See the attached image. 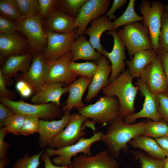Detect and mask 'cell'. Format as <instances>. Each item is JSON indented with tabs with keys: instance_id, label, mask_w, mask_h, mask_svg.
Wrapping results in <instances>:
<instances>
[{
	"instance_id": "cell-1",
	"label": "cell",
	"mask_w": 168,
	"mask_h": 168,
	"mask_svg": "<svg viewBox=\"0 0 168 168\" xmlns=\"http://www.w3.org/2000/svg\"><path fill=\"white\" fill-rule=\"evenodd\" d=\"M146 121L128 124L119 116L111 122L101 140L106 145L110 154L117 159L121 150L127 153L128 144L130 141L143 135Z\"/></svg>"
},
{
	"instance_id": "cell-2",
	"label": "cell",
	"mask_w": 168,
	"mask_h": 168,
	"mask_svg": "<svg viewBox=\"0 0 168 168\" xmlns=\"http://www.w3.org/2000/svg\"><path fill=\"white\" fill-rule=\"evenodd\" d=\"M133 79L127 69L102 89L105 95L117 98L120 116L124 119L135 113L134 102L138 89L134 86Z\"/></svg>"
},
{
	"instance_id": "cell-3",
	"label": "cell",
	"mask_w": 168,
	"mask_h": 168,
	"mask_svg": "<svg viewBox=\"0 0 168 168\" xmlns=\"http://www.w3.org/2000/svg\"><path fill=\"white\" fill-rule=\"evenodd\" d=\"M119 103L115 96L105 95L95 103L77 109L78 113L103 125L119 116Z\"/></svg>"
},
{
	"instance_id": "cell-4",
	"label": "cell",
	"mask_w": 168,
	"mask_h": 168,
	"mask_svg": "<svg viewBox=\"0 0 168 168\" xmlns=\"http://www.w3.org/2000/svg\"><path fill=\"white\" fill-rule=\"evenodd\" d=\"M117 33L131 58L139 51L153 49L148 29L142 23L136 22L124 26Z\"/></svg>"
},
{
	"instance_id": "cell-5",
	"label": "cell",
	"mask_w": 168,
	"mask_h": 168,
	"mask_svg": "<svg viewBox=\"0 0 168 168\" xmlns=\"http://www.w3.org/2000/svg\"><path fill=\"white\" fill-rule=\"evenodd\" d=\"M94 126L92 121L79 114H71L69 122L66 127L59 133L49 145V148L59 149L74 144L86 135L84 131L85 127L92 129Z\"/></svg>"
},
{
	"instance_id": "cell-6",
	"label": "cell",
	"mask_w": 168,
	"mask_h": 168,
	"mask_svg": "<svg viewBox=\"0 0 168 168\" xmlns=\"http://www.w3.org/2000/svg\"><path fill=\"white\" fill-rule=\"evenodd\" d=\"M103 135L101 132H95L90 138H81L77 143L71 145L56 149L48 148L45 149V152L50 157L54 155L58 156L53 159V164L58 166L69 165L72 162L71 158L77 156L79 153H83L88 156H91V148L92 145L101 140Z\"/></svg>"
},
{
	"instance_id": "cell-7",
	"label": "cell",
	"mask_w": 168,
	"mask_h": 168,
	"mask_svg": "<svg viewBox=\"0 0 168 168\" xmlns=\"http://www.w3.org/2000/svg\"><path fill=\"white\" fill-rule=\"evenodd\" d=\"M0 100L1 103L16 114L35 116L48 121L62 117V110L60 106L54 103L31 104L23 101H15L1 98Z\"/></svg>"
},
{
	"instance_id": "cell-8",
	"label": "cell",
	"mask_w": 168,
	"mask_h": 168,
	"mask_svg": "<svg viewBox=\"0 0 168 168\" xmlns=\"http://www.w3.org/2000/svg\"><path fill=\"white\" fill-rule=\"evenodd\" d=\"M139 8L143 18L142 23L148 29L153 50L157 53L161 17L165 7L159 1H153L151 3L143 0Z\"/></svg>"
},
{
	"instance_id": "cell-9",
	"label": "cell",
	"mask_w": 168,
	"mask_h": 168,
	"mask_svg": "<svg viewBox=\"0 0 168 168\" xmlns=\"http://www.w3.org/2000/svg\"><path fill=\"white\" fill-rule=\"evenodd\" d=\"M41 19L39 15L23 18L16 22L18 30L26 37L29 47L34 52L38 53L45 50L47 38L42 27Z\"/></svg>"
},
{
	"instance_id": "cell-10",
	"label": "cell",
	"mask_w": 168,
	"mask_h": 168,
	"mask_svg": "<svg viewBox=\"0 0 168 168\" xmlns=\"http://www.w3.org/2000/svg\"><path fill=\"white\" fill-rule=\"evenodd\" d=\"M47 44L43 54L45 60L58 59L70 52L71 46L76 39L77 29L69 33L62 34L45 30Z\"/></svg>"
},
{
	"instance_id": "cell-11",
	"label": "cell",
	"mask_w": 168,
	"mask_h": 168,
	"mask_svg": "<svg viewBox=\"0 0 168 168\" xmlns=\"http://www.w3.org/2000/svg\"><path fill=\"white\" fill-rule=\"evenodd\" d=\"M110 0H87L76 17L74 27L77 29L76 39L84 35L90 23L102 16L107 11Z\"/></svg>"
},
{
	"instance_id": "cell-12",
	"label": "cell",
	"mask_w": 168,
	"mask_h": 168,
	"mask_svg": "<svg viewBox=\"0 0 168 168\" xmlns=\"http://www.w3.org/2000/svg\"><path fill=\"white\" fill-rule=\"evenodd\" d=\"M45 60L46 77L45 84L60 82L71 84L78 76L71 72L69 65L72 61L71 52L56 60Z\"/></svg>"
},
{
	"instance_id": "cell-13",
	"label": "cell",
	"mask_w": 168,
	"mask_h": 168,
	"mask_svg": "<svg viewBox=\"0 0 168 168\" xmlns=\"http://www.w3.org/2000/svg\"><path fill=\"white\" fill-rule=\"evenodd\" d=\"M140 79L152 93L166 94L168 85L166 75L159 56L157 57L143 70Z\"/></svg>"
},
{
	"instance_id": "cell-14",
	"label": "cell",
	"mask_w": 168,
	"mask_h": 168,
	"mask_svg": "<svg viewBox=\"0 0 168 168\" xmlns=\"http://www.w3.org/2000/svg\"><path fill=\"white\" fill-rule=\"evenodd\" d=\"M135 85L141 96L144 98L143 107L138 112L125 117L124 119V121L128 124H133L141 118H147L153 121L162 120L158 111V104L156 95L151 93L140 78L138 79Z\"/></svg>"
},
{
	"instance_id": "cell-15",
	"label": "cell",
	"mask_w": 168,
	"mask_h": 168,
	"mask_svg": "<svg viewBox=\"0 0 168 168\" xmlns=\"http://www.w3.org/2000/svg\"><path fill=\"white\" fill-rule=\"evenodd\" d=\"M107 34L112 35L114 40L112 51L109 52L105 49L102 54L108 58L111 63L112 71L109 78L110 83L118 77L124 68L125 46L116 30L108 31Z\"/></svg>"
},
{
	"instance_id": "cell-16",
	"label": "cell",
	"mask_w": 168,
	"mask_h": 168,
	"mask_svg": "<svg viewBox=\"0 0 168 168\" xmlns=\"http://www.w3.org/2000/svg\"><path fill=\"white\" fill-rule=\"evenodd\" d=\"M70 112H64V115L58 120H40L37 133L39 134L38 145L45 148L61 132L68 124L71 115Z\"/></svg>"
},
{
	"instance_id": "cell-17",
	"label": "cell",
	"mask_w": 168,
	"mask_h": 168,
	"mask_svg": "<svg viewBox=\"0 0 168 168\" xmlns=\"http://www.w3.org/2000/svg\"><path fill=\"white\" fill-rule=\"evenodd\" d=\"M46 72L45 62L43 54H36L32 59L28 70L21 74L18 79L27 82L32 88L35 94L45 84Z\"/></svg>"
},
{
	"instance_id": "cell-18",
	"label": "cell",
	"mask_w": 168,
	"mask_h": 168,
	"mask_svg": "<svg viewBox=\"0 0 168 168\" xmlns=\"http://www.w3.org/2000/svg\"><path fill=\"white\" fill-rule=\"evenodd\" d=\"M96 64L98 68L88 87V92L85 99L86 102H90L96 97L101 90L109 83V78L112 71L110 61L102 55Z\"/></svg>"
},
{
	"instance_id": "cell-19",
	"label": "cell",
	"mask_w": 168,
	"mask_h": 168,
	"mask_svg": "<svg viewBox=\"0 0 168 168\" xmlns=\"http://www.w3.org/2000/svg\"><path fill=\"white\" fill-rule=\"evenodd\" d=\"M71 164L74 168H119L116 159L110 154L107 149L94 156H77Z\"/></svg>"
},
{
	"instance_id": "cell-20",
	"label": "cell",
	"mask_w": 168,
	"mask_h": 168,
	"mask_svg": "<svg viewBox=\"0 0 168 168\" xmlns=\"http://www.w3.org/2000/svg\"><path fill=\"white\" fill-rule=\"evenodd\" d=\"M92 78L81 76L66 87L69 95L62 107L63 111L70 112L73 108L77 110L86 106L82 97Z\"/></svg>"
},
{
	"instance_id": "cell-21",
	"label": "cell",
	"mask_w": 168,
	"mask_h": 168,
	"mask_svg": "<svg viewBox=\"0 0 168 168\" xmlns=\"http://www.w3.org/2000/svg\"><path fill=\"white\" fill-rule=\"evenodd\" d=\"M68 92L63 83L54 82L45 84L40 91L32 97L31 102L35 104L50 103L60 106V99L63 95Z\"/></svg>"
},
{
	"instance_id": "cell-22",
	"label": "cell",
	"mask_w": 168,
	"mask_h": 168,
	"mask_svg": "<svg viewBox=\"0 0 168 168\" xmlns=\"http://www.w3.org/2000/svg\"><path fill=\"white\" fill-rule=\"evenodd\" d=\"M90 26L85 30L84 35L89 37V42L95 49L102 54L105 51L100 42L102 34L106 30H113V22L107 17L101 16L91 22Z\"/></svg>"
},
{
	"instance_id": "cell-23",
	"label": "cell",
	"mask_w": 168,
	"mask_h": 168,
	"mask_svg": "<svg viewBox=\"0 0 168 168\" xmlns=\"http://www.w3.org/2000/svg\"><path fill=\"white\" fill-rule=\"evenodd\" d=\"M76 17L55 10L48 17L46 24L48 30L59 34H66L76 30L74 27Z\"/></svg>"
},
{
	"instance_id": "cell-24",
	"label": "cell",
	"mask_w": 168,
	"mask_h": 168,
	"mask_svg": "<svg viewBox=\"0 0 168 168\" xmlns=\"http://www.w3.org/2000/svg\"><path fill=\"white\" fill-rule=\"evenodd\" d=\"M32 55L30 53L9 56L1 69L6 81L12 77L18 72H26L31 64Z\"/></svg>"
},
{
	"instance_id": "cell-25",
	"label": "cell",
	"mask_w": 168,
	"mask_h": 168,
	"mask_svg": "<svg viewBox=\"0 0 168 168\" xmlns=\"http://www.w3.org/2000/svg\"><path fill=\"white\" fill-rule=\"evenodd\" d=\"M70 52L73 62L81 59L97 61L102 55L95 50L84 35L76 39L71 46Z\"/></svg>"
},
{
	"instance_id": "cell-26",
	"label": "cell",
	"mask_w": 168,
	"mask_h": 168,
	"mask_svg": "<svg viewBox=\"0 0 168 168\" xmlns=\"http://www.w3.org/2000/svg\"><path fill=\"white\" fill-rule=\"evenodd\" d=\"M27 43L15 33L11 34L0 33V53L2 56L25 54Z\"/></svg>"
},
{
	"instance_id": "cell-27",
	"label": "cell",
	"mask_w": 168,
	"mask_h": 168,
	"mask_svg": "<svg viewBox=\"0 0 168 168\" xmlns=\"http://www.w3.org/2000/svg\"><path fill=\"white\" fill-rule=\"evenodd\" d=\"M158 55L153 49L142 50L135 53L132 59L125 61V63L132 77L140 78L144 68Z\"/></svg>"
},
{
	"instance_id": "cell-28",
	"label": "cell",
	"mask_w": 168,
	"mask_h": 168,
	"mask_svg": "<svg viewBox=\"0 0 168 168\" xmlns=\"http://www.w3.org/2000/svg\"><path fill=\"white\" fill-rule=\"evenodd\" d=\"M128 143L133 147L142 150L155 158L164 160L167 156L155 139L151 137L140 136L130 141Z\"/></svg>"
},
{
	"instance_id": "cell-29",
	"label": "cell",
	"mask_w": 168,
	"mask_h": 168,
	"mask_svg": "<svg viewBox=\"0 0 168 168\" xmlns=\"http://www.w3.org/2000/svg\"><path fill=\"white\" fill-rule=\"evenodd\" d=\"M135 0H130L125 10L119 17L113 22L112 30L116 29L122 26H124L136 22L142 21V16H139L134 9Z\"/></svg>"
},
{
	"instance_id": "cell-30",
	"label": "cell",
	"mask_w": 168,
	"mask_h": 168,
	"mask_svg": "<svg viewBox=\"0 0 168 168\" xmlns=\"http://www.w3.org/2000/svg\"><path fill=\"white\" fill-rule=\"evenodd\" d=\"M168 132V124L164 120L148 119L146 121L143 135L156 139L167 136Z\"/></svg>"
},
{
	"instance_id": "cell-31",
	"label": "cell",
	"mask_w": 168,
	"mask_h": 168,
	"mask_svg": "<svg viewBox=\"0 0 168 168\" xmlns=\"http://www.w3.org/2000/svg\"><path fill=\"white\" fill-rule=\"evenodd\" d=\"M98 68L94 62L77 63L71 61L69 65L70 71L78 76L92 78Z\"/></svg>"
},
{
	"instance_id": "cell-32",
	"label": "cell",
	"mask_w": 168,
	"mask_h": 168,
	"mask_svg": "<svg viewBox=\"0 0 168 168\" xmlns=\"http://www.w3.org/2000/svg\"><path fill=\"white\" fill-rule=\"evenodd\" d=\"M134 158L138 160L141 168H162L164 160L153 157L145 152L137 150L129 151ZM127 168H137L127 166Z\"/></svg>"
},
{
	"instance_id": "cell-33",
	"label": "cell",
	"mask_w": 168,
	"mask_h": 168,
	"mask_svg": "<svg viewBox=\"0 0 168 168\" xmlns=\"http://www.w3.org/2000/svg\"><path fill=\"white\" fill-rule=\"evenodd\" d=\"M21 14L24 18L39 15V5L37 0H15Z\"/></svg>"
},
{
	"instance_id": "cell-34",
	"label": "cell",
	"mask_w": 168,
	"mask_h": 168,
	"mask_svg": "<svg viewBox=\"0 0 168 168\" xmlns=\"http://www.w3.org/2000/svg\"><path fill=\"white\" fill-rule=\"evenodd\" d=\"M0 12L2 15L16 22L24 18L20 13L15 0H1Z\"/></svg>"
},
{
	"instance_id": "cell-35",
	"label": "cell",
	"mask_w": 168,
	"mask_h": 168,
	"mask_svg": "<svg viewBox=\"0 0 168 168\" xmlns=\"http://www.w3.org/2000/svg\"><path fill=\"white\" fill-rule=\"evenodd\" d=\"M41 151L32 156L27 153L25 154L22 157L17 160L14 165V168H38L41 163L40 158L44 152Z\"/></svg>"
},
{
	"instance_id": "cell-36",
	"label": "cell",
	"mask_w": 168,
	"mask_h": 168,
	"mask_svg": "<svg viewBox=\"0 0 168 168\" xmlns=\"http://www.w3.org/2000/svg\"><path fill=\"white\" fill-rule=\"evenodd\" d=\"M87 0H63L58 1L65 14L76 17L80 9Z\"/></svg>"
},
{
	"instance_id": "cell-37",
	"label": "cell",
	"mask_w": 168,
	"mask_h": 168,
	"mask_svg": "<svg viewBox=\"0 0 168 168\" xmlns=\"http://www.w3.org/2000/svg\"><path fill=\"white\" fill-rule=\"evenodd\" d=\"M26 116L23 114H15L7 120L4 126L9 133H12L16 135H20Z\"/></svg>"
},
{
	"instance_id": "cell-38",
	"label": "cell",
	"mask_w": 168,
	"mask_h": 168,
	"mask_svg": "<svg viewBox=\"0 0 168 168\" xmlns=\"http://www.w3.org/2000/svg\"><path fill=\"white\" fill-rule=\"evenodd\" d=\"M158 43V49H161L168 52V16L165 11L161 17Z\"/></svg>"
},
{
	"instance_id": "cell-39",
	"label": "cell",
	"mask_w": 168,
	"mask_h": 168,
	"mask_svg": "<svg viewBox=\"0 0 168 168\" xmlns=\"http://www.w3.org/2000/svg\"><path fill=\"white\" fill-rule=\"evenodd\" d=\"M40 120L37 117L26 115L21 132V135L27 136L37 132Z\"/></svg>"
},
{
	"instance_id": "cell-40",
	"label": "cell",
	"mask_w": 168,
	"mask_h": 168,
	"mask_svg": "<svg viewBox=\"0 0 168 168\" xmlns=\"http://www.w3.org/2000/svg\"><path fill=\"white\" fill-rule=\"evenodd\" d=\"M39 14L41 19H44L49 16L55 9L58 1L55 0H38Z\"/></svg>"
},
{
	"instance_id": "cell-41",
	"label": "cell",
	"mask_w": 168,
	"mask_h": 168,
	"mask_svg": "<svg viewBox=\"0 0 168 168\" xmlns=\"http://www.w3.org/2000/svg\"><path fill=\"white\" fill-rule=\"evenodd\" d=\"M158 101V111L162 119L168 124V96L166 93L156 94Z\"/></svg>"
},
{
	"instance_id": "cell-42",
	"label": "cell",
	"mask_w": 168,
	"mask_h": 168,
	"mask_svg": "<svg viewBox=\"0 0 168 168\" xmlns=\"http://www.w3.org/2000/svg\"><path fill=\"white\" fill-rule=\"evenodd\" d=\"M18 30L17 23L11 21L8 18L2 15L0 16V32L6 34H11Z\"/></svg>"
},
{
	"instance_id": "cell-43",
	"label": "cell",
	"mask_w": 168,
	"mask_h": 168,
	"mask_svg": "<svg viewBox=\"0 0 168 168\" xmlns=\"http://www.w3.org/2000/svg\"><path fill=\"white\" fill-rule=\"evenodd\" d=\"M15 87L21 96L24 98L29 97L34 93L30 85L22 79L18 80L16 83Z\"/></svg>"
},
{
	"instance_id": "cell-44",
	"label": "cell",
	"mask_w": 168,
	"mask_h": 168,
	"mask_svg": "<svg viewBox=\"0 0 168 168\" xmlns=\"http://www.w3.org/2000/svg\"><path fill=\"white\" fill-rule=\"evenodd\" d=\"M0 98L13 100L17 96L14 91L8 90L6 86V81L0 70Z\"/></svg>"
},
{
	"instance_id": "cell-45",
	"label": "cell",
	"mask_w": 168,
	"mask_h": 168,
	"mask_svg": "<svg viewBox=\"0 0 168 168\" xmlns=\"http://www.w3.org/2000/svg\"><path fill=\"white\" fill-rule=\"evenodd\" d=\"M9 133L5 127L0 129V159L6 158L8 150L10 147V144L4 141L7 134Z\"/></svg>"
},
{
	"instance_id": "cell-46",
	"label": "cell",
	"mask_w": 168,
	"mask_h": 168,
	"mask_svg": "<svg viewBox=\"0 0 168 168\" xmlns=\"http://www.w3.org/2000/svg\"><path fill=\"white\" fill-rule=\"evenodd\" d=\"M16 113L5 105L0 103V127H4L6 122Z\"/></svg>"
},
{
	"instance_id": "cell-47",
	"label": "cell",
	"mask_w": 168,
	"mask_h": 168,
	"mask_svg": "<svg viewBox=\"0 0 168 168\" xmlns=\"http://www.w3.org/2000/svg\"><path fill=\"white\" fill-rule=\"evenodd\" d=\"M127 2V0H114L111 7L107 11L105 16L111 20H115L116 19V17L114 15L115 11L123 6Z\"/></svg>"
},
{
	"instance_id": "cell-48",
	"label": "cell",
	"mask_w": 168,
	"mask_h": 168,
	"mask_svg": "<svg viewBox=\"0 0 168 168\" xmlns=\"http://www.w3.org/2000/svg\"><path fill=\"white\" fill-rule=\"evenodd\" d=\"M157 54L161 59L168 85V52L161 49H159ZM166 94L168 96V89Z\"/></svg>"
},
{
	"instance_id": "cell-49",
	"label": "cell",
	"mask_w": 168,
	"mask_h": 168,
	"mask_svg": "<svg viewBox=\"0 0 168 168\" xmlns=\"http://www.w3.org/2000/svg\"><path fill=\"white\" fill-rule=\"evenodd\" d=\"M50 157L45 151L42 154L41 158L44 163V168H68L69 166V165L58 166L54 165L51 161Z\"/></svg>"
},
{
	"instance_id": "cell-50",
	"label": "cell",
	"mask_w": 168,
	"mask_h": 168,
	"mask_svg": "<svg viewBox=\"0 0 168 168\" xmlns=\"http://www.w3.org/2000/svg\"><path fill=\"white\" fill-rule=\"evenodd\" d=\"M155 139L162 150L167 154L168 156V136H164Z\"/></svg>"
},
{
	"instance_id": "cell-51",
	"label": "cell",
	"mask_w": 168,
	"mask_h": 168,
	"mask_svg": "<svg viewBox=\"0 0 168 168\" xmlns=\"http://www.w3.org/2000/svg\"><path fill=\"white\" fill-rule=\"evenodd\" d=\"M9 162V159L6 158L0 159V168L6 167Z\"/></svg>"
},
{
	"instance_id": "cell-52",
	"label": "cell",
	"mask_w": 168,
	"mask_h": 168,
	"mask_svg": "<svg viewBox=\"0 0 168 168\" xmlns=\"http://www.w3.org/2000/svg\"><path fill=\"white\" fill-rule=\"evenodd\" d=\"M162 168H168V156L164 160V163Z\"/></svg>"
},
{
	"instance_id": "cell-53",
	"label": "cell",
	"mask_w": 168,
	"mask_h": 168,
	"mask_svg": "<svg viewBox=\"0 0 168 168\" xmlns=\"http://www.w3.org/2000/svg\"><path fill=\"white\" fill-rule=\"evenodd\" d=\"M165 9L166 10V13L168 16V5L165 7Z\"/></svg>"
},
{
	"instance_id": "cell-54",
	"label": "cell",
	"mask_w": 168,
	"mask_h": 168,
	"mask_svg": "<svg viewBox=\"0 0 168 168\" xmlns=\"http://www.w3.org/2000/svg\"><path fill=\"white\" fill-rule=\"evenodd\" d=\"M68 168H74L71 164V163L69 165V166Z\"/></svg>"
},
{
	"instance_id": "cell-55",
	"label": "cell",
	"mask_w": 168,
	"mask_h": 168,
	"mask_svg": "<svg viewBox=\"0 0 168 168\" xmlns=\"http://www.w3.org/2000/svg\"><path fill=\"white\" fill-rule=\"evenodd\" d=\"M167 136H168V133H167Z\"/></svg>"
}]
</instances>
